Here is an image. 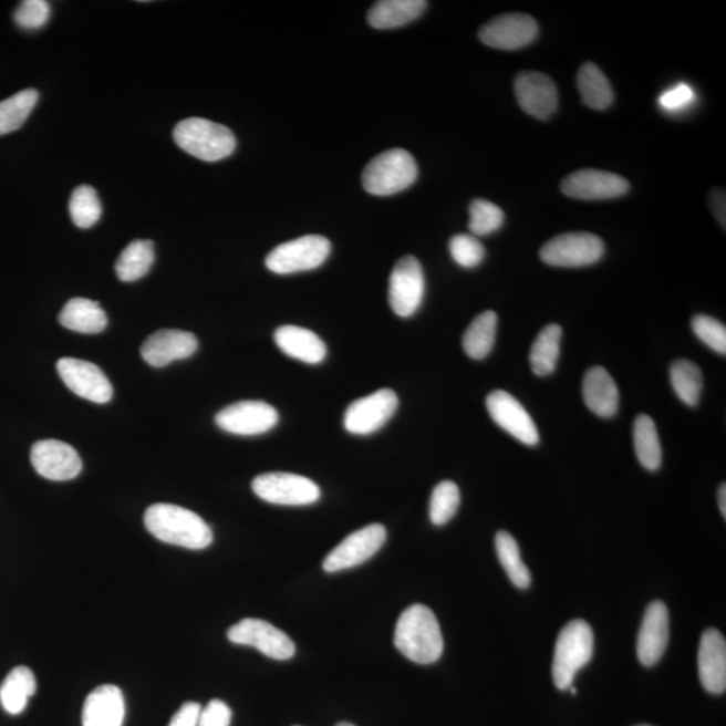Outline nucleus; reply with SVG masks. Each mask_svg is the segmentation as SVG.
<instances>
[{
  "label": "nucleus",
  "mask_w": 726,
  "mask_h": 726,
  "mask_svg": "<svg viewBox=\"0 0 726 726\" xmlns=\"http://www.w3.org/2000/svg\"><path fill=\"white\" fill-rule=\"evenodd\" d=\"M230 707L221 699H211L201 711L198 726H230Z\"/></svg>",
  "instance_id": "obj_43"
},
{
  "label": "nucleus",
  "mask_w": 726,
  "mask_h": 726,
  "mask_svg": "<svg viewBox=\"0 0 726 726\" xmlns=\"http://www.w3.org/2000/svg\"><path fill=\"white\" fill-rule=\"evenodd\" d=\"M516 97L526 114L548 121L559 106V92L553 80L540 72L518 74L515 83Z\"/></svg>",
  "instance_id": "obj_19"
},
{
  "label": "nucleus",
  "mask_w": 726,
  "mask_h": 726,
  "mask_svg": "<svg viewBox=\"0 0 726 726\" xmlns=\"http://www.w3.org/2000/svg\"><path fill=\"white\" fill-rule=\"evenodd\" d=\"M385 542V526L381 523L367 525L365 528L356 530L344 538L335 549L331 550L323 561L324 572L336 573L359 567L371 560L384 547Z\"/></svg>",
  "instance_id": "obj_10"
},
{
  "label": "nucleus",
  "mask_w": 726,
  "mask_h": 726,
  "mask_svg": "<svg viewBox=\"0 0 726 726\" xmlns=\"http://www.w3.org/2000/svg\"><path fill=\"white\" fill-rule=\"evenodd\" d=\"M144 525L156 540L175 547L201 550L212 542L210 526L196 512L177 505L149 506L144 512Z\"/></svg>",
  "instance_id": "obj_2"
},
{
  "label": "nucleus",
  "mask_w": 726,
  "mask_h": 726,
  "mask_svg": "<svg viewBox=\"0 0 726 726\" xmlns=\"http://www.w3.org/2000/svg\"><path fill=\"white\" fill-rule=\"evenodd\" d=\"M124 716V697L117 686H98L85 699L84 726H123Z\"/></svg>",
  "instance_id": "obj_23"
},
{
  "label": "nucleus",
  "mask_w": 726,
  "mask_h": 726,
  "mask_svg": "<svg viewBox=\"0 0 726 726\" xmlns=\"http://www.w3.org/2000/svg\"><path fill=\"white\" fill-rule=\"evenodd\" d=\"M537 35V22L526 14L499 15L479 30V40L499 50L522 49L530 45Z\"/></svg>",
  "instance_id": "obj_18"
},
{
  "label": "nucleus",
  "mask_w": 726,
  "mask_h": 726,
  "mask_svg": "<svg viewBox=\"0 0 726 726\" xmlns=\"http://www.w3.org/2000/svg\"><path fill=\"white\" fill-rule=\"evenodd\" d=\"M593 643V631L585 621L569 622L561 630L556 642L552 667L557 688L568 691L573 686L575 674L592 660Z\"/></svg>",
  "instance_id": "obj_5"
},
{
  "label": "nucleus",
  "mask_w": 726,
  "mask_h": 726,
  "mask_svg": "<svg viewBox=\"0 0 726 726\" xmlns=\"http://www.w3.org/2000/svg\"><path fill=\"white\" fill-rule=\"evenodd\" d=\"M335 726H355V725L349 724V723H340V724H336Z\"/></svg>",
  "instance_id": "obj_49"
},
{
  "label": "nucleus",
  "mask_w": 726,
  "mask_h": 726,
  "mask_svg": "<svg viewBox=\"0 0 726 726\" xmlns=\"http://www.w3.org/2000/svg\"><path fill=\"white\" fill-rule=\"evenodd\" d=\"M428 3L424 0H381L367 12V22L378 30L405 27L422 17Z\"/></svg>",
  "instance_id": "obj_26"
},
{
  "label": "nucleus",
  "mask_w": 726,
  "mask_h": 726,
  "mask_svg": "<svg viewBox=\"0 0 726 726\" xmlns=\"http://www.w3.org/2000/svg\"><path fill=\"white\" fill-rule=\"evenodd\" d=\"M637 726H651V725H637Z\"/></svg>",
  "instance_id": "obj_50"
},
{
  "label": "nucleus",
  "mask_w": 726,
  "mask_h": 726,
  "mask_svg": "<svg viewBox=\"0 0 726 726\" xmlns=\"http://www.w3.org/2000/svg\"><path fill=\"white\" fill-rule=\"evenodd\" d=\"M69 212L77 228H92L103 215L102 203H100L96 190L87 185L76 187L69 201Z\"/></svg>",
  "instance_id": "obj_37"
},
{
  "label": "nucleus",
  "mask_w": 726,
  "mask_h": 726,
  "mask_svg": "<svg viewBox=\"0 0 726 726\" xmlns=\"http://www.w3.org/2000/svg\"><path fill=\"white\" fill-rule=\"evenodd\" d=\"M670 380L681 402L696 406L703 393V372L696 363L688 360L675 361L670 369Z\"/></svg>",
  "instance_id": "obj_35"
},
{
  "label": "nucleus",
  "mask_w": 726,
  "mask_h": 726,
  "mask_svg": "<svg viewBox=\"0 0 726 726\" xmlns=\"http://www.w3.org/2000/svg\"><path fill=\"white\" fill-rule=\"evenodd\" d=\"M274 343L293 360L317 365L328 355L324 342L311 330L298 325H281L274 331Z\"/></svg>",
  "instance_id": "obj_24"
},
{
  "label": "nucleus",
  "mask_w": 726,
  "mask_h": 726,
  "mask_svg": "<svg viewBox=\"0 0 726 726\" xmlns=\"http://www.w3.org/2000/svg\"><path fill=\"white\" fill-rule=\"evenodd\" d=\"M604 242L588 231H571L556 236L541 248L544 265L560 268L592 266L603 258Z\"/></svg>",
  "instance_id": "obj_7"
},
{
  "label": "nucleus",
  "mask_w": 726,
  "mask_h": 726,
  "mask_svg": "<svg viewBox=\"0 0 726 726\" xmlns=\"http://www.w3.org/2000/svg\"><path fill=\"white\" fill-rule=\"evenodd\" d=\"M569 692H571L573 694V696H575V694H578V691H575V687H573V686L569 687Z\"/></svg>",
  "instance_id": "obj_48"
},
{
  "label": "nucleus",
  "mask_w": 726,
  "mask_h": 726,
  "mask_svg": "<svg viewBox=\"0 0 726 726\" xmlns=\"http://www.w3.org/2000/svg\"><path fill=\"white\" fill-rule=\"evenodd\" d=\"M583 398L594 415L610 418L619 409V390L615 381L604 367H592L584 375Z\"/></svg>",
  "instance_id": "obj_25"
},
{
  "label": "nucleus",
  "mask_w": 726,
  "mask_h": 726,
  "mask_svg": "<svg viewBox=\"0 0 726 726\" xmlns=\"http://www.w3.org/2000/svg\"><path fill=\"white\" fill-rule=\"evenodd\" d=\"M505 215L502 209L487 199H475L469 205L468 228L473 236L481 237L494 234L502 228Z\"/></svg>",
  "instance_id": "obj_39"
},
{
  "label": "nucleus",
  "mask_w": 726,
  "mask_h": 726,
  "mask_svg": "<svg viewBox=\"0 0 726 726\" xmlns=\"http://www.w3.org/2000/svg\"><path fill=\"white\" fill-rule=\"evenodd\" d=\"M701 684L712 694L726 691V642L722 632L709 629L701 636L698 649Z\"/></svg>",
  "instance_id": "obj_22"
},
{
  "label": "nucleus",
  "mask_w": 726,
  "mask_h": 726,
  "mask_svg": "<svg viewBox=\"0 0 726 726\" xmlns=\"http://www.w3.org/2000/svg\"><path fill=\"white\" fill-rule=\"evenodd\" d=\"M394 646L405 658L417 665H431L439 661L444 641L435 613L423 604H413L406 609L394 630Z\"/></svg>",
  "instance_id": "obj_1"
},
{
  "label": "nucleus",
  "mask_w": 726,
  "mask_h": 726,
  "mask_svg": "<svg viewBox=\"0 0 726 726\" xmlns=\"http://www.w3.org/2000/svg\"><path fill=\"white\" fill-rule=\"evenodd\" d=\"M228 640L240 646L255 647L268 658L277 661L291 660L297 651L295 643L284 631L261 619H242L229 629Z\"/></svg>",
  "instance_id": "obj_9"
},
{
  "label": "nucleus",
  "mask_w": 726,
  "mask_h": 726,
  "mask_svg": "<svg viewBox=\"0 0 726 726\" xmlns=\"http://www.w3.org/2000/svg\"><path fill=\"white\" fill-rule=\"evenodd\" d=\"M562 329L559 324H549L538 334L530 352L531 371L540 377L554 373L560 359Z\"/></svg>",
  "instance_id": "obj_31"
},
{
  "label": "nucleus",
  "mask_w": 726,
  "mask_h": 726,
  "mask_svg": "<svg viewBox=\"0 0 726 726\" xmlns=\"http://www.w3.org/2000/svg\"><path fill=\"white\" fill-rule=\"evenodd\" d=\"M155 261L154 242L149 240H135L125 248L116 261L117 278L125 283H133L148 273Z\"/></svg>",
  "instance_id": "obj_32"
},
{
  "label": "nucleus",
  "mask_w": 726,
  "mask_h": 726,
  "mask_svg": "<svg viewBox=\"0 0 726 726\" xmlns=\"http://www.w3.org/2000/svg\"><path fill=\"white\" fill-rule=\"evenodd\" d=\"M252 490L268 504L280 506H307L318 502L321 488L302 475L268 473L252 481Z\"/></svg>",
  "instance_id": "obj_8"
},
{
  "label": "nucleus",
  "mask_w": 726,
  "mask_h": 726,
  "mask_svg": "<svg viewBox=\"0 0 726 726\" xmlns=\"http://www.w3.org/2000/svg\"><path fill=\"white\" fill-rule=\"evenodd\" d=\"M50 20V4L45 0H24L14 12V22L23 30H39Z\"/></svg>",
  "instance_id": "obj_42"
},
{
  "label": "nucleus",
  "mask_w": 726,
  "mask_h": 726,
  "mask_svg": "<svg viewBox=\"0 0 726 726\" xmlns=\"http://www.w3.org/2000/svg\"><path fill=\"white\" fill-rule=\"evenodd\" d=\"M30 459L37 474L49 480H72L83 469L77 450L59 440L37 442L31 448Z\"/></svg>",
  "instance_id": "obj_16"
},
{
  "label": "nucleus",
  "mask_w": 726,
  "mask_h": 726,
  "mask_svg": "<svg viewBox=\"0 0 726 726\" xmlns=\"http://www.w3.org/2000/svg\"><path fill=\"white\" fill-rule=\"evenodd\" d=\"M397 408L398 397L392 390L374 392L349 405L343 417L344 429L353 435H372L391 421Z\"/></svg>",
  "instance_id": "obj_11"
},
{
  "label": "nucleus",
  "mask_w": 726,
  "mask_h": 726,
  "mask_svg": "<svg viewBox=\"0 0 726 726\" xmlns=\"http://www.w3.org/2000/svg\"><path fill=\"white\" fill-rule=\"evenodd\" d=\"M201 711L203 706L198 703H186L175 713L168 726H198Z\"/></svg>",
  "instance_id": "obj_45"
},
{
  "label": "nucleus",
  "mask_w": 726,
  "mask_h": 726,
  "mask_svg": "<svg viewBox=\"0 0 726 726\" xmlns=\"http://www.w3.org/2000/svg\"><path fill=\"white\" fill-rule=\"evenodd\" d=\"M331 242L323 236L309 235L280 243L267 256L266 267L278 274L311 271L329 259Z\"/></svg>",
  "instance_id": "obj_6"
},
{
  "label": "nucleus",
  "mask_w": 726,
  "mask_h": 726,
  "mask_svg": "<svg viewBox=\"0 0 726 726\" xmlns=\"http://www.w3.org/2000/svg\"><path fill=\"white\" fill-rule=\"evenodd\" d=\"M35 692L37 681L33 672L27 666H18L11 670L0 686V704L9 715H21Z\"/></svg>",
  "instance_id": "obj_28"
},
{
  "label": "nucleus",
  "mask_w": 726,
  "mask_h": 726,
  "mask_svg": "<svg viewBox=\"0 0 726 726\" xmlns=\"http://www.w3.org/2000/svg\"><path fill=\"white\" fill-rule=\"evenodd\" d=\"M197 349L196 335L182 330H160L144 341L141 353L149 366L163 367L189 359Z\"/></svg>",
  "instance_id": "obj_20"
},
{
  "label": "nucleus",
  "mask_w": 726,
  "mask_h": 726,
  "mask_svg": "<svg viewBox=\"0 0 726 726\" xmlns=\"http://www.w3.org/2000/svg\"><path fill=\"white\" fill-rule=\"evenodd\" d=\"M59 321L65 329L83 334H98L108 324L103 307L93 300L74 298L60 312Z\"/></svg>",
  "instance_id": "obj_27"
},
{
  "label": "nucleus",
  "mask_w": 726,
  "mask_h": 726,
  "mask_svg": "<svg viewBox=\"0 0 726 726\" xmlns=\"http://www.w3.org/2000/svg\"><path fill=\"white\" fill-rule=\"evenodd\" d=\"M486 406L492 421L518 442L526 446H537L540 442L533 418L510 393L496 391L488 394Z\"/></svg>",
  "instance_id": "obj_15"
},
{
  "label": "nucleus",
  "mask_w": 726,
  "mask_h": 726,
  "mask_svg": "<svg viewBox=\"0 0 726 726\" xmlns=\"http://www.w3.org/2000/svg\"><path fill=\"white\" fill-rule=\"evenodd\" d=\"M279 413L265 402H240L217 413L216 424L228 434L256 436L277 427Z\"/></svg>",
  "instance_id": "obj_13"
},
{
  "label": "nucleus",
  "mask_w": 726,
  "mask_h": 726,
  "mask_svg": "<svg viewBox=\"0 0 726 726\" xmlns=\"http://www.w3.org/2000/svg\"><path fill=\"white\" fill-rule=\"evenodd\" d=\"M711 206L719 224L725 228V191L716 190L712 194Z\"/></svg>",
  "instance_id": "obj_46"
},
{
  "label": "nucleus",
  "mask_w": 726,
  "mask_h": 726,
  "mask_svg": "<svg viewBox=\"0 0 726 726\" xmlns=\"http://www.w3.org/2000/svg\"><path fill=\"white\" fill-rule=\"evenodd\" d=\"M39 100V92L24 90L0 102V136L20 129L35 108Z\"/></svg>",
  "instance_id": "obj_34"
},
{
  "label": "nucleus",
  "mask_w": 726,
  "mask_h": 726,
  "mask_svg": "<svg viewBox=\"0 0 726 726\" xmlns=\"http://www.w3.org/2000/svg\"><path fill=\"white\" fill-rule=\"evenodd\" d=\"M718 507L724 518H726V486L722 485L718 490Z\"/></svg>",
  "instance_id": "obj_47"
},
{
  "label": "nucleus",
  "mask_w": 726,
  "mask_h": 726,
  "mask_svg": "<svg viewBox=\"0 0 726 726\" xmlns=\"http://www.w3.org/2000/svg\"><path fill=\"white\" fill-rule=\"evenodd\" d=\"M174 141L185 153L218 162L235 153L237 141L228 127L201 117L186 118L174 128Z\"/></svg>",
  "instance_id": "obj_3"
},
{
  "label": "nucleus",
  "mask_w": 726,
  "mask_h": 726,
  "mask_svg": "<svg viewBox=\"0 0 726 726\" xmlns=\"http://www.w3.org/2000/svg\"><path fill=\"white\" fill-rule=\"evenodd\" d=\"M692 328L707 348L715 350L718 354H726V328L724 323L712 317L697 315L693 318Z\"/></svg>",
  "instance_id": "obj_41"
},
{
  "label": "nucleus",
  "mask_w": 726,
  "mask_h": 726,
  "mask_svg": "<svg viewBox=\"0 0 726 726\" xmlns=\"http://www.w3.org/2000/svg\"><path fill=\"white\" fill-rule=\"evenodd\" d=\"M668 643V610L661 600H655L644 612L636 653L643 666H654L665 654Z\"/></svg>",
  "instance_id": "obj_21"
},
{
  "label": "nucleus",
  "mask_w": 726,
  "mask_h": 726,
  "mask_svg": "<svg viewBox=\"0 0 726 726\" xmlns=\"http://www.w3.org/2000/svg\"><path fill=\"white\" fill-rule=\"evenodd\" d=\"M449 252L456 265L463 268H475L484 261L485 247L473 235H456L449 241Z\"/></svg>",
  "instance_id": "obj_40"
},
{
  "label": "nucleus",
  "mask_w": 726,
  "mask_h": 726,
  "mask_svg": "<svg viewBox=\"0 0 726 726\" xmlns=\"http://www.w3.org/2000/svg\"><path fill=\"white\" fill-rule=\"evenodd\" d=\"M418 175L415 158L403 148L375 156L362 173V186L373 196H393L408 189Z\"/></svg>",
  "instance_id": "obj_4"
},
{
  "label": "nucleus",
  "mask_w": 726,
  "mask_h": 726,
  "mask_svg": "<svg viewBox=\"0 0 726 726\" xmlns=\"http://www.w3.org/2000/svg\"><path fill=\"white\" fill-rule=\"evenodd\" d=\"M498 317L494 311H485L474 319L463 335V349L473 360H485L491 353L497 336Z\"/></svg>",
  "instance_id": "obj_30"
},
{
  "label": "nucleus",
  "mask_w": 726,
  "mask_h": 726,
  "mask_svg": "<svg viewBox=\"0 0 726 726\" xmlns=\"http://www.w3.org/2000/svg\"><path fill=\"white\" fill-rule=\"evenodd\" d=\"M634 446L637 460L649 471H656L662 465V447L653 418L640 415L634 423Z\"/></svg>",
  "instance_id": "obj_33"
},
{
  "label": "nucleus",
  "mask_w": 726,
  "mask_h": 726,
  "mask_svg": "<svg viewBox=\"0 0 726 726\" xmlns=\"http://www.w3.org/2000/svg\"><path fill=\"white\" fill-rule=\"evenodd\" d=\"M578 90L585 105L592 110L604 111L613 103V91L602 69L587 62L578 73Z\"/></svg>",
  "instance_id": "obj_29"
},
{
  "label": "nucleus",
  "mask_w": 726,
  "mask_h": 726,
  "mask_svg": "<svg viewBox=\"0 0 726 726\" xmlns=\"http://www.w3.org/2000/svg\"><path fill=\"white\" fill-rule=\"evenodd\" d=\"M693 100L692 87L686 84H681L675 86L674 90H670L660 98V104L665 110L674 111L680 110L682 106L687 105Z\"/></svg>",
  "instance_id": "obj_44"
},
{
  "label": "nucleus",
  "mask_w": 726,
  "mask_h": 726,
  "mask_svg": "<svg viewBox=\"0 0 726 726\" xmlns=\"http://www.w3.org/2000/svg\"><path fill=\"white\" fill-rule=\"evenodd\" d=\"M58 371L69 390L87 402L106 404L114 396V387L95 363L62 359L58 362Z\"/></svg>",
  "instance_id": "obj_14"
},
{
  "label": "nucleus",
  "mask_w": 726,
  "mask_h": 726,
  "mask_svg": "<svg viewBox=\"0 0 726 726\" xmlns=\"http://www.w3.org/2000/svg\"><path fill=\"white\" fill-rule=\"evenodd\" d=\"M629 190L630 184L621 175L592 170V168L568 175L561 184V191L567 197L584 199V201L618 198Z\"/></svg>",
  "instance_id": "obj_17"
},
{
  "label": "nucleus",
  "mask_w": 726,
  "mask_h": 726,
  "mask_svg": "<svg viewBox=\"0 0 726 726\" xmlns=\"http://www.w3.org/2000/svg\"><path fill=\"white\" fill-rule=\"evenodd\" d=\"M460 506L459 487L450 480L440 481L434 488L429 502V518L435 526L446 525L458 512Z\"/></svg>",
  "instance_id": "obj_38"
},
{
  "label": "nucleus",
  "mask_w": 726,
  "mask_h": 726,
  "mask_svg": "<svg viewBox=\"0 0 726 726\" xmlns=\"http://www.w3.org/2000/svg\"><path fill=\"white\" fill-rule=\"evenodd\" d=\"M424 292L421 261L413 256H404L394 266L390 279V304L394 314L402 318L415 315L423 303Z\"/></svg>",
  "instance_id": "obj_12"
},
{
  "label": "nucleus",
  "mask_w": 726,
  "mask_h": 726,
  "mask_svg": "<svg viewBox=\"0 0 726 726\" xmlns=\"http://www.w3.org/2000/svg\"><path fill=\"white\" fill-rule=\"evenodd\" d=\"M496 549L500 564L509 575L511 583L521 590L529 588L531 575L528 567L523 564L516 538L507 531H499L496 536Z\"/></svg>",
  "instance_id": "obj_36"
}]
</instances>
